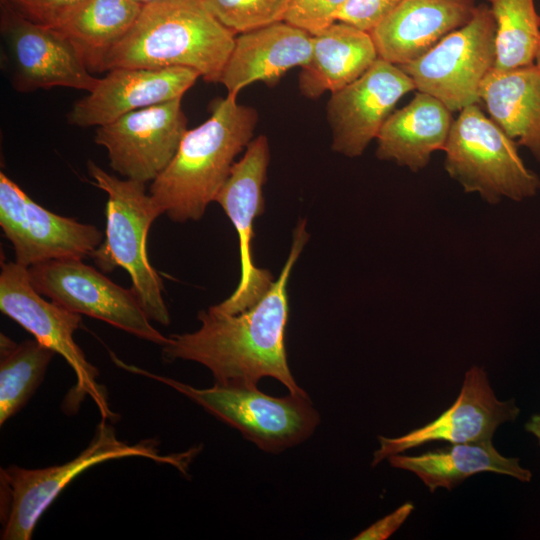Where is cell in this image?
<instances>
[{
	"mask_svg": "<svg viewBox=\"0 0 540 540\" xmlns=\"http://www.w3.org/2000/svg\"><path fill=\"white\" fill-rule=\"evenodd\" d=\"M308 239L306 222L301 220L294 229L286 262L263 297L237 314L225 313L215 305L200 311L201 325L196 331L167 337L161 346L163 359L197 362L219 384L257 386L260 379L272 377L291 394H307L289 369L285 333L289 277Z\"/></svg>",
	"mask_w": 540,
	"mask_h": 540,
	"instance_id": "cell-1",
	"label": "cell"
},
{
	"mask_svg": "<svg viewBox=\"0 0 540 540\" xmlns=\"http://www.w3.org/2000/svg\"><path fill=\"white\" fill-rule=\"evenodd\" d=\"M257 111L228 93L210 105V116L187 129L172 160L152 181L149 194L160 215L197 221L215 201L235 157L253 139Z\"/></svg>",
	"mask_w": 540,
	"mask_h": 540,
	"instance_id": "cell-2",
	"label": "cell"
},
{
	"mask_svg": "<svg viewBox=\"0 0 540 540\" xmlns=\"http://www.w3.org/2000/svg\"><path fill=\"white\" fill-rule=\"evenodd\" d=\"M236 34L203 0H159L143 5L129 32L109 52L104 71L117 67H187L219 83Z\"/></svg>",
	"mask_w": 540,
	"mask_h": 540,
	"instance_id": "cell-3",
	"label": "cell"
},
{
	"mask_svg": "<svg viewBox=\"0 0 540 540\" xmlns=\"http://www.w3.org/2000/svg\"><path fill=\"white\" fill-rule=\"evenodd\" d=\"M199 451V447H194L181 453L162 455L155 439L128 444L117 437L109 421L101 419L89 445L64 464L38 469L17 465L0 468V538L30 540L40 517L62 490L92 466L114 459L143 457L187 474Z\"/></svg>",
	"mask_w": 540,
	"mask_h": 540,
	"instance_id": "cell-4",
	"label": "cell"
},
{
	"mask_svg": "<svg viewBox=\"0 0 540 540\" xmlns=\"http://www.w3.org/2000/svg\"><path fill=\"white\" fill-rule=\"evenodd\" d=\"M93 184L107 194L105 237L90 257L105 273L118 267L128 272L132 290L150 320L167 326L170 316L163 284L147 254V235L160 216L145 183L120 179L92 160L87 163Z\"/></svg>",
	"mask_w": 540,
	"mask_h": 540,
	"instance_id": "cell-5",
	"label": "cell"
},
{
	"mask_svg": "<svg viewBox=\"0 0 540 540\" xmlns=\"http://www.w3.org/2000/svg\"><path fill=\"white\" fill-rule=\"evenodd\" d=\"M115 362L125 370L171 387L266 452L279 453L300 444L312 435L320 422L308 394L273 397L257 386L219 383L196 388L118 359Z\"/></svg>",
	"mask_w": 540,
	"mask_h": 540,
	"instance_id": "cell-6",
	"label": "cell"
},
{
	"mask_svg": "<svg viewBox=\"0 0 540 540\" xmlns=\"http://www.w3.org/2000/svg\"><path fill=\"white\" fill-rule=\"evenodd\" d=\"M517 144L482 110L470 105L454 119L444 146V168L465 192L490 204L537 195L540 177L520 157Z\"/></svg>",
	"mask_w": 540,
	"mask_h": 540,
	"instance_id": "cell-7",
	"label": "cell"
},
{
	"mask_svg": "<svg viewBox=\"0 0 540 540\" xmlns=\"http://www.w3.org/2000/svg\"><path fill=\"white\" fill-rule=\"evenodd\" d=\"M0 310L34 338L61 355L76 376V384L64 399V409L76 411L89 396L102 419L115 422L119 416L108 403L106 389L97 382L98 369L86 358L73 335L81 315L46 301L31 283L28 268L15 262H2L0 273Z\"/></svg>",
	"mask_w": 540,
	"mask_h": 540,
	"instance_id": "cell-8",
	"label": "cell"
},
{
	"mask_svg": "<svg viewBox=\"0 0 540 540\" xmlns=\"http://www.w3.org/2000/svg\"><path fill=\"white\" fill-rule=\"evenodd\" d=\"M495 23L489 7L476 6L470 20L415 61L399 66L416 91L440 100L451 112L480 103V89L495 68Z\"/></svg>",
	"mask_w": 540,
	"mask_h": 540,
	"instance_id": "cell-9",
	"label": "cell"
},
{
	"mask_svg": "<svg viewBox=\"0 0 540 540\" xmlns=\"http://www.w3.org/2000/svg\"><path fill=\"white\" fill-rule=\"evenodd\" d=\"M34 288L69 311L104 321L157 345L167 337L151 324L135 292L121 287L82 259H59L28 268Z\"/></svg>",
	"mask_w": 540,
	"mask_h": 540,
	"instance_id": "cell-10",
	"label": "cell"
},
{
	"mask_svg": "<svg viewBox=\"0 0 540 540\" xmlns=\"http://www.w3.org/2000/svg\"><path fill=\"white\" fill-rule=\"evenodd\" d=\"M1 35L18 92L67 87L90 92L92 75L72 43L57 29L36 23L1 1Z\"/></svg>",
	"mask_w": 540,
	"mask_h": 540,
	"instance_id": "cell-11",
	"label": "cell"
},
{
	"mask_svg": "<svg viewBox=\"0 0 540 540\" xmlns=\"http://www.w3.org/2000/svg\"><path fill=\"white\" fill-rule=\"evenodd\" d=\"M0 226L15 261L27 268L59 259H84L103 241L94 225L53 213L0 173Z\"/></svg>",
	"mask_w": 540,
	"mask_h": 540,
	"instance_id": "cell-12",
	"label": "cell"
},
{
	"mask_svg": "<svg viewBox=\"0 0 540 540\" xmlns=\"http://www.w3.org/2000/svg\"><path fill=\"white\" fill-rule=\"evenodd\" d=\"M269 161L268 139L265 135H259L249 142L244 155L233 164L215 199L234 225L239 237V283L227 299L215 305L228 314H237L252 307L274 281L268 270L255 266L251 250L254 220L264 212L263 185Z\"/></svg>",
	"mask_w": 540,
	"mask_h": 540,
	"instance_id": "cell-13",
	"label": "cell"
},
{
	"mask_svg": "<svg viewBox=\"0 0 540 540\" xmlns=\"http://www.w3.org/2000/svg\"><path fill=\"white\" fill-rule=\"evenodd\" d=\"M181 100L136 110L97 128L95 142L106 149L115 172L147 183L166 168L187 131Z\"/></svg>",
	"mask_w": 540,
	"mask_h": 540,
	"instance_id": "cell-14",
	"label": "cell"
},
{
	"mask_svg": "<svg viewBox=\"0 0 540 540\" xmlns=\"http://www.w3.org/2000/svg\"><path fill=\"white\" fill-rule=\"evenodd\" d=\"M520 409L513 399L499 400L486 371L470 367L453 404L431 422L399 437L378 436L379 448L373 453L371 465L407 450L431 442L450 444L492 440L497 428L514 421Z\"/></svg>",
	"mask_w": 540,
	"mask_h": 540,
	"instance_id": "cell-15",
	"label": "cell"
},
{
	"mask_svg": "<svg viewBox=\"0 0 540 540\" xmlns=\"http://www.w3.org/2000/svg\"><path fill=\"white\" fill-rule=\"evenodd\" d=\"M416 90L399 66L378 58L358 79L331 93L327 120L332 149L346 157H359L394 111L397 102Z\"/></svg>",
	"mask_w": 540,
	"mask_h": 540,
	"instance_id": "cell-16",
	"label": "cell"
},
{
	"mask_svg": "<svg viewBox=\"0 0 540 540\" xmlns=\"http://www.w3.org/2000/svg\"><path fill=\"white\" fill-rule=\"evenodd\" d=\"M201 77L187 67H117L99 78L96 86L76 101L68 114L70 124L103 126L130 112L182 98Z\"/></svg>",
	"mask_w": 540,
	"mask_h": 540,
	"instance_id": "cell-17",
	"label": "cell"
},
{
	"mask_svg": "<svg viewBox=\"0 0 540 540\" xmlns=\"http://www.w3.org/2000/svg\"><path fill=\"white\" fill-rule=\"evenodd\" d=\"M474 0H403L371 32L379 58L397 66L417 60L467 23Z\"/></svg>",
	"mask_w": 540,
	"mask_h": 540,
	"instance_id": "cell-18",
	"label": "cell"
},
{
	"mask_svg": "<svg viewBox=\"0 0 540 540\" xmlns=\"http://www.w3.org/2000/svg\"><path fill=\"white\" fill-rule=\"evenodd\" d=\"M312 49L313 35L285 21L241 33L219 83L237 95L257 81L274 85L287 71L307 65Z\"/></svg>",
	"mask_w": 540,
	"mask_h": 540,
	"instance_id": "cell-19",
	"label": "cell"
},
{
	"mask_svg": "<svg viewBox=\"0 0 540 540\" xmlns=\"http://www.w3.org/2000/svg\"><path fill=\"white\" fill-rule=\"evenodd\" d=\"M452 113L437 98L417 91L412 100L393 111L376 140V156L412 172L429 164L433 153L443 150L454 121Z\"/></svg>",
	"mask_w": 540,
	"mask_h": 540,
	"instance_id": "cell-20",
	"label": "cell"
},
{
	"mask_svg": "<svg viewBox=\"0 0 540 540\" xmlns=\"http://www.w3.org/2000/svg\"><path fill=\"white\" fill-rule=\"evenodd\" d=\"M378 58L369 32L335 22L313 36L311 59L299 76L300 92L315 99L338 91L362 76Z\"/></svg>",
	"mask_w": 540,
	"mask_h": 540,
	"instance_id": "cell-21",
	"label": "cell"
},
{
	"mask_svg": "<svg viewBox=\"0 0 540 540\" xmlns=\"http://www.w3.org/2000/svg\"><path fill=\"white\" fill-rule=\"evenodd\" d=\"M387 460L392 467L415 474L430 492L438 488L452 490L468 477L483 472L507 475L521 482H529L532 477L519 458L503 456L492 440L450 444L415 456L396 454Z\"/></svg>",
	"mask_w": 540,
	"mask_h": 540,
	"instance_id": "cell-22",
	"label": "cell"
},
{
	"mask_svg": "<svg viewBox=\"0 0 540 540\" xmlns=\"http://www.w3.org/2000/svg\"><path fill=\"white\" fill-rule=\"evenodd\" d=\"M489 117L540 162V68L493 69L480 89Z\"/></svg>",
	"mask_w": 540,
	"mask_h": 540,
	"instance_id": "cell-23",
	"label": "cell"
},
{
	"mask_svg": "<svg viewBox=\"0 0 540 540\" xmlns=\"http://www.w3.org/2000/svg\"><path fill=\"white\" fill-rule=\"evenodd\" d=\"M143 5L137 0H88L55 29L91 72H103L107 55L132 28Z\"/></svg>",
	"mask_w": 540,
	"mask_h": 540,
	"instance_id": "cell-24",
	"label": "cell"
},
{
	"mask_svg": "<svg viewBox=\"0 0 540 540\" xmlns=\"http://www.w3.org/2000/svg\"><path fill=\"white\" fill-rule=\"evenodd\" d=\"M56 353L35 340L0 334V425L17 414L44 379Z\"/></svg>",
	"mask_w": 540,
	"mask_h": 540,
	"instance_id": "cell-25",
	"label": "cell"
},
{
	"mask_svg": "<svg viewBox=\"0 0 540 540\" xmlns=\"http://www.w3.org/2000/svg\"><path fill=\"white\" fill-rule=\"evenodd\" d=\"M495 23V70L533 65L540 45L534 0H488Z\"/></svg>",
	"mask_w": 540,
	"mask_h": 540,
	"instance_id": "cell-26",
	"label": "cell"
},
{
	"mask_svg": "<svg viewBox=\"0 0 540 540\" xmlns=\"http://www.w3.org/2000/svg\"><path fill=\"white\" fill-rule=\"evenodd\" d=\"M289 1L203 0L213 16L235 34L284 21Z\"/></svg>",
	"mask_w": 540,
	"mask_h": 540,
	"instance_id": "cell-27",
	"label": "cell"
},
{
	"mask_svg": "<svg viewBox=\"0 0 540 540\" xmlns=\"http://www.w3.org/2000/svg\"><path fill=\"white\" fill-rule=\"evenodd\" d=\"M347 0H290L284 21L317 35L335 22Z\"/></svg>",
	"mask_w": 540,
	"mask_h": 540,
	"instance_id": "cell-28",
	"label": "cell"
},
{
	"mask_svg": "<svg viewBox=\"0 0 540 540\" xmlns=\"http://www.w3.org/2000/svg\"><path fill=\"white\" fill-rule=\"evenodd\" d=\"M26 18L51 28L60 27L88 0H1Z\"/></svg>",
	"mask_w": 540,
	"mask_h": 540,
	"instance_id": "cell-29",
	"label": "cell"
},
{
	"mask_svg": "<svg viewBox=\"0 0 540 540\" xmlns=\"http://www.w3.org/2000/svg\"><path fill=\"white\" fill-rule=\"evenodd\" d=\"M403 0H347L337 15V22L371 32Z\"/></svg>",
	"mask_w": 540,
	"mask_h": 540,
	"instance_id": "cell-30",
	"label": "cell"
},
{
	"mask_svg": "<svg viewBox=\"0 0 540 540\" xmlns=\"http://www.w3.org/2000/svg\"><path fill=\"white\" fill-rule=\"evenodd\" d=\"M415 506L405 502L396 510L377 520L356 535L354 540H385L394 534L411 515Z\"/></svg>",
	"mask_w": 540,
	"mask_h": 540,
	"instance_id": "cell-31",
	"label": "cell"
},
{
	"mask_svg": "<svg viewBox=\"0 0 540 540\" xmlns=\"http://www.w3.org/2000/svg\"><path fill=\"white\" fill-rule=\"evenodd\" d=\"M525 429L533 435L540 445V413L533 415L526 423Z\"/></svg>",
	"mask_w": 540,
	"mask_h": 540,
	"instance_id": "cell-32",
	"label": "cell"
},
{
	"mask_svg": "<svg viewBox=\"0 0 540 540\" xmlns=\"http://www.w3.org/2000/svg\"><path fill=\"white\" fill-rule=\"evenodd\" d=\"M538 68H540V45H539V49L537 51V54H536V58H535V63H534Z\"/></svg>",
	"mask_w": 540,
	"mask_h": 540,
	"instance_id": "cell-33",
	"label": "cell"
},
{
	"mask_svg": "<svg viewBox=\"0 0 540 540\" xmlns=\"http://www.w3.org/2000/svg\"><path fill=\"white\" fill-rule=\"evenodd\" d=\"M138 2L142 3V4H146V3H150V2H154V1H159V0H137Z\"/></svg>",
	"mask_w": 540,
	"mask_h": 540,
	"instance_id": "cell-34",
	"label": "cell"
}]
</instances>
